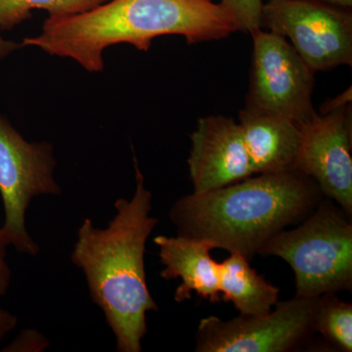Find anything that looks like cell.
Listing matches in <instances>:
<instances>
[{"instance_id": "1", "label": "cell", "mask_w": 352, "mask_h": 352, "mask_svg": "<svg viewBox=\"0 0 352 352\" xmlns=\"http://www.w3.org/2000/svg\"><path fill=\"white\" fill-rule=\"evenodd\" d=\"M136 188L131 200L116 201L107 228L83 220L71 254L85 274L92 302L104 314L119 352H140L147 333V312L157 311L148 289L146 242L157 224L151 214L153 196L134 156Z\"/></svg>"}, {"instance_id": "2", "label": "cell", "mask_w": 352, "mask_h": 352, "mask_svg": "<svg viewBox=\"0 0 352 352\" xmlns=\"http://www.w3.org/2000/svg\"><path fill=\"white\" fill-rule=\"evenodd\" d=\"M238 31L232 13L214 0H108L85 12L48 18L41 34L22 43L99 73L109 46L127 43L148 51L157 36L175 34L196 44Z\"/></svg>"}, {"instance_id": "3", "label": "cell", "mask_w": 352, "mask_h": 352, "mask_svg": "<svg viewBox=\"0 0 352 352\" xmlns=\"http://www.w3.org/2000/svg\"><path fill=\"white\" fill-rule=\"evenodd\" d=\"M314 179L300 171L258 175L175 201L170 217L177 235L251 259L286 227L300 223L322 200Z\"/></svg>"}, {"instance_id": "4", "label": "cell", "mask_w": 352, "mask_h": 352, "mask_svg": "<svg viewBox=\"0 0 352 352\" xmlns=\"http://www.w3.org/2000/svg\"><path fill=\"white\" fill-rule=\"evenodd\" d=\"M351 217L332 200H321L293 230L281 231L259 252L289 264L296 276V295L315 298L351 291Z\"/></svg>"}, {"instance_id": "5", "label": "cell", "mask_w": 352, "mask_h": 352, "mask_svg": "<svg viewBox=\"0 0 352 352\" xmlns=\"http://www.w3.org/2000/svg\"><path fill=\"white\" fill-rule=\"evenodd\" d=\"M55 168L51 143L29 142L0 113V194L6 212L2 229L21 254L36 256L41 251L28 231L25 215L36 197L61 194Z\"/></svg>"}, {"instance_id": "6", "label": "cell", "mask_w": 352, "mask_h": 352, "mask_svg": "<svg viewBox=\"0 0 352 352\" xmlns=\"http://www.w3.org/2000/svg\"><path fill=\"white\" fill-rule=\"evenodd\" d=\"M261 27L292 41L314 72L352 64V14L321 0H268Z\"/></svg>"}, {"instance_id": "7", "label": "cell", "mask_w": 352, "mask_h": 352, "mask_svg": "<svg viewBox=\"0 0 352 352\" xmlns=\"http://www.w3.org/2000/svg\"><path fill=\"white\" fill-rule=\"evenodd\" d=\"M254 50L247 104L288 118L302 126L317 116L312 103L316 72L279 34L251 32Z\"/></svg>"}, {"instance_id": "8", "label": "cell", "mask_w": 352, "mask_h": 352, "mask_svg": "<svg viewBox=\"0 0 352 352\" xmlns=\"http://www.w3.org/2000/svg\"><path fill=\"white\" fill-rule=\"evenodd\" d=\"M318 298L296 296L278 302L270 314L223 321L201 319L197 333L198 352H286L314 333Z\"/></svg>"}, {"instance_id": "9", "label": "cell", "mask_w": 352, "mask_h": 352, "mask_svg": "<svg viewBox=\"0 0 352 352\" xmlns=\"http://www.w3.org/2000/svg\"><path fill=\"white\" fill-rule=\"evenodd\" d=\"M351 89L324 106L300 126L298 170L314 179L323 195L352 215Z\"/></svg>"}, {"instance_id": "10", "label": "cell", "mask_w": 352, "mask_h": 352, "mask_svg": "<svg viewBox=\"0 0 352 352\" xmlns=\"http://www.w3.org/2000/svg\"><path fill=\"white\" fill-rule=\"evenodd\" d=\"M190 138L188 166L193 193L222 188L254 175L239 124L232 118H201Z\"/></svg>"}, {"instance_id": "11", "label": "cell", "mask_w": 352, "mask_h": 352, "mask_svg": "<svg viewBox=\"0 0 352 352\" xmlns=\"http://www.w3.org/2000/svg\"><path fill=\"white\" fill-rule=\"evenodd\" d=\"M238 124L254 175L298 170L300 129L295 122L279 113L245 105Z\"/></svg>"}, {"instance_id": "12", "label": "cell", "mask_w": 352, "mask_h": 352, "mask_svg": "<svg viewBox=\"0 0 352 352\" xmlns=\"http://www.w3.org/2000/svg\"><path fill=\"white\" fill-rule=\"evenodd\" d=\"M159 248V256L164 265L160 275L164 280L182 279L176 289V302L192 298L195 292L210 302H219V263L210 256L212 245L201 240L177 235H160L154 238Z\"/></svg>"}, {"instance_id": "13", "label": "cell", "mask_w": 352, "mask_h": 352, "mask_svg": "<svg viewBox=\"0 0 352 352\" xmlns=\"http://www.w3.org/2000/svg\"><path fill=\"white\" fill-rule=\"evenodd\" d=\"M219 291L223 302H231L243 316L270 314L279 298L280 289L258 274L250 261L231 252L219 263Z\"/></svg>"}, {"instance_id": "14", "label": "cell", "mask_w": 352, "mask_h": 352, "mask_svg": "<svg viewBox=\"0 0 352 352\" xmlns=\"http://www.w3.org/2000/svg\"><path fill=\"white\" fill-rule=\"evenodd\" d=\"M106 1L108 0H0V62L24 47L23 43L2 38L1 32L12 30L30 19L32 10H45L50 17H59L85 12Z\"/></svg>"}, {"instance_id": "15", "label": "cell", "mask_w": 352, "mask_h": 352, "mask_svg": "<svg viewBox=\"0 0 352 352\" xmlns=\"http://www.w3.org/2000/svg\"><path fill=\"white\" fill-rule=\"evenodd\" d=\"M314 332L338 351H352V305L335 294L319 296L314 316Z\"/></svg>"}, {"instance_id": "16", "label": "cell", "mask_w": 352, "mask_h": 352, "mask_svg": "<svg viewBox=\"0 0 352 352\" xmlns=\"http://www.w3.org/2000/svg\"><path fill=\"white\" fill-rule=\"evenodd\" d=\"M220 3L232 13L239 24L241 32L251 34L256 30L263 29V0H220Z\"/></svg>"}, {"instance_id": "17", "label": "cell", "mask_w": 352, "mask_h": 352, "mask_svg": "<svg viewBox=\"0 0 352 352\" xmlns=\"http://www.w3.org/2000/svg\"><path fill=\"white\" fill-rule=\"evenodd\" d=\"M50 342L44 339L43 336L36 331H23L11 344L4 347L2 351H41L44 347L48 346Z\"/></svg>"}, {"instance_id": "18", "label": "cell", "mask_w": 352, "mask_h": 352, "mask_svg": "<svg viewBox=\"0 0 352 352\" xmlns=\"http://www.w3.org/2000/svg\"><path fill=\"white\" fill-rule=\"evenodd\" d=\"M10 245L8 238L2 227H0V296L6 295L10 288L11 270L6 261L7 248Z\"/></svg>"}, {"instance_id": "19", "label": "cell", "mask_w": 352, "mask_h": 352, "mask_svg": "<svg viewBox=\"0 0 352 352\" xmlns=\"http://www.w3.org/2000/svg\"><path fill=\"white\" fill-rule=\"evenodd\" d=\"M17 324L18 318L16 315L0 307V344L9 333L12 332Z\"/></svg>"}, {"instance_id": "20", "label": "cell", "mask_w": 352, "mask_h": 352, "mask_svg": "<svg viewBox=\"0 0 352 352\" xmlns=\"http://www.w3.org/2000/svg\"><path fill=\"white\" fill-rule=\"evenodd\" d=\"M326 3L332 4V6L342 7V8L351 9L352 0H321Z\"/></svg>"}]
</instances>
